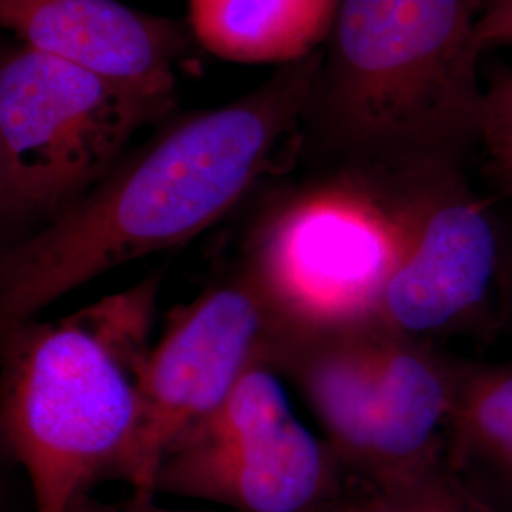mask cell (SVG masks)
Instances as JSON below:
<instances>
[{"instance_id": "cell-1", "label": "cell", "mask_w": 512, "mask_h": 512, "mask_svg": "<svg viewBox=\"0 0 512 512\" xmlns=\"http://www.w3.org/2000/svg\"><path fill=\"white\" fill-rule=\"evenodd\" d=\"M321 55L255 92L165 129L0 258V327L35 319L78 287L200 236L281 169L321 76Z\"/></svg>"}, {"instance_id": "cell-2", "label": "cell", "mask_w": 512, "mask_h": 512, "mask_svg": "<svg viewBox=\"0 0 512 512\" xmlns=\"http://www.w3.org/2000/svg\"><path fill=\"white\" fill-rule=\"evenodd\" d=\"M160 277L54 321L2 329V433L35 512H71L120 478L135 439Z\"/></svg>"}, {"instance_id": "cell-3", "label": "cell", "mask_w": 512, "mask_h": 512, "mask_svg": "<svg viewBox=\"0 0 512 512\" xmlns=\"http://www.w3.org/2000/svg\"><path fill=\"white\" fill-rule=\"evenodd\" d=\"M482 0H340L313 101L382 169L454 164L480 137Z\"/></svg>"}, {"instance_id": "cell-4", "label": "cell", "mask_w": 512, "mask_h": 512, "mask_svg": "<svg viewBox=\"0 0 512 512\" xmlns=\"http://www.w3.org/2000/svg\"><path fill=\"white\" fill-rule=\"evenodd\" d=\"M459 363L380 319L283 338L270 355L302 389L348 478L365 486L446 458Z\"/></svg>"}, {"instance_id": "cell-5", "label": "cell", "mask_w": 512, "mask_h": 512, "mask_svg": "<svg viewBox=\"0 0 512 512\" xmlns=\"http://www.w3.org/2000/svg\"><path fill=\"white\" fill-rule=\"evenodd\" d=\"M389 183L344 175L300 188L264 215L245 272L277 340L378 319L410 243L403 169Z\"/></svg>"}, {"instance_id": "cell-6", "label": "cell", "mask_w": 512, "mask_h": 512, "mask_svg": "<svg viewBox=\"0 0 512 512\" xmlns=\"http://www.w3.org/2000/svg\"><path fill=\"white\" fill-rule=\"evenodd\" d=\"M175 93L118 84L19 46L0 65V215L52 219L118 164Z\"/></svg>"}, {"instance_id": "cell-7", "label": "cell", "mask_w": 512, "mask_h": 512, "mask_svg": "<svg viewBox=\"0 0 512 512\" xmlns=\"http://www.w3.org/2000/svg\"><path fill=\"white\" fill-rule=\"evenodd\" d=\"M327 440L294 416L268 361L256 363L230 399L165 452L154 494L232 512H329L348 492Z\"/></svg>"}, {"instance_id": "cell-8", "label": "cell", "mask_w": 512, "mask_h": 512, "mask_svg": "<svg viewBox=\"0 0 512 512\" xmlns=\"http://www.w3.org/2000/svg\"><path fill=\"white\" fill-rule=\"evenodd\" d=\"M275 338L274 317L247 272L173 313L148 357L141 420L118 480L156 497L169 446L213 416L256 363H270Z\"/></svg>"}, {"instance_id": "cell-9", "label": "cell", "mask_w": 512, "mask_h": 512, "mask_svg": "<svg viewBox=\"0 0 512 512\" xmlns=\"http://www.w3.org/2000/svg\"><path fill=\"white\" fill-rule=\"evenodd\" d=\"M410 243L378 319L431 342L475 319L497 294L503 232L454 164L403 169Z\"/></svg>"}, {"instance_id": "cell-10", "label": "cell", "mask_w": 512, "mask_h": 512, "mask_svg": "<svg viewBox=\"0 0 512 512\" xmlns=\"http://www.w3.org/2000/svg\"><path fill=\"white\" fill-rule=\"evenodd\" d=\"M0 21L21 46L118 84L175 93L183 27L118 0H0Z\"/></svg>"}, {"instance_id": "cell-11", "label": "cell", "mask_w": 512, "mask_h": 512, "mask_svg": "<svg viewBox=\"0 0 512 512\" xmlns=\"http://www.w3.org/2000/svg\"><path fill=\"white\" fill-rule=\"evenodd\" d=\"M340 0H188L194 37L236 63L289 65L329 37Z\"/></svg>"}, {"instance_id": "cell-12", "label": "cell", "mask_w": 512, "mask_h": 512, "mask_svg": "<svg viewBox=\"0 0 512 512\" xmlns=\"http://www.w3.org/2000/svg\"><path fill=\"white\" fill-rule=\"evenodd\" d=\"M446 463L495 512H512V361L459 363Z\"/></svg>"}, {"instance_id": "cell-13", "label": "cell", "mask_w": 512, "mask_h": 512, "mask_svg": "<svg viewBox=\"0 0 512 512\" xmlns=\"http://www.w3.org/2000/svg\"><path fill=\"white\" fill-rule=\"evenodd\" d=\"M355 486L330 512H495L465 488L446 458L397 482Z\"/></svg>"}, {"instance_id": "cell-14", "label": "cell", "mask_w": 512, "mask_h": 512, "mask_svg": "<svg viewBox=\"0 0 512 512\" xmlns=\"http://www.w3.org/2000/svg\"><path fill=\"white\" fill-rule=\"evenodd\" d=\"M480 139L490 152L499 181L512 183V71L501 74L484 92Z\"/></svg>"}, {"instance_id": "cell-15", "label": "cell", "mask_w": 512, "mask_h": 512, "mask_svg": "<svg viewBox=\"0 0 512 512\" xmlns=\"http://www.w3.org/2000/svg\"><path fill=\"white\" fill-rule=\"evenodd\" d=\"M476 38L480 48L511 46L512 0H486L476 25Z\"/></svg>"}, {"instance_id": "cell-16", "label": "cell", "mask_w": 512, "mask_h": 512, "mask_svg": "<svg viewBox=\"0 0 512 512\" xmlns=\"http://www.w3.org/2000/svg\"><path fill=\"white\" fill-rule=\"evenodd\" d=\"M71 512H186L171 511L156 505V497H143V495H131L128 501L122 503H105L92 497V494L82 495L73 505ZM232 512V511H226Z\"/></svg>"}, {"instance_id": "cell-17", "label": "cell", "mask_w": 512, "mask_h": 512, "mask_svg": "<svg viewBox=\"0 0 512 512\" xmlns=\"http://www.w3.org/2000/svg\"><path fill=\"white\" fill-rule=\"evenodd\" d=\"M497 300L501 306L503 319L512 329V239L503 236V260H501V274H499V289Z\"/></svg>"}, {"instance_id": "cell-18", "label": "cell", "mask_w": 512, "mask_h": 512, "mask_svg": "<svg viewBox=\"0 0 512 512\" xmlns=\"http://www.w3.org/2000/svg\"><path fill=\"white\" fill-rule=\"evenodd\" d=\"M505 186H507V188H509V190H511V192H512V183H507V184H505Z\"/></svg>"}, {"instance_id": "cell-19", "label": "cell", "mask_w": 512, "mask_h": 512, "mask_svg": "<svg viewBox=\"0 0 512 512\" xmlns=\"http://www.w3.org/2000/svg\"><path fill=\"white\" fill-rule=\"evenodd\" d=\"M330 512V511H329Z\"/></svg>"}]
</instances>
